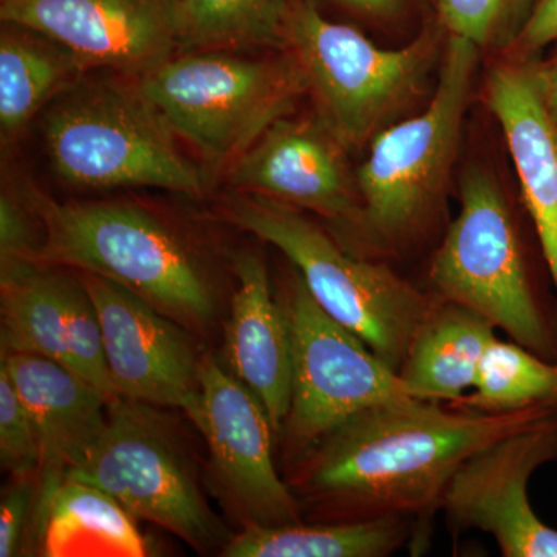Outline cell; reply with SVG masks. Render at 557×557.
<instances>
[{
    "instance_id": "cell-1",
    "label": "cell",
    "mask_w": 557,
    "mask_h": 557,
    "mask_svg": "<svg viewBox=\"0 0 557 557\" xmlns=\"http://www.w3.org/2000/svg\"><path fill=\"white\" fill-rule=\"evenodd\" d=\"M410 398L359 413L309 450L302 485L346 522L429 518L458 469L498 440L555 416V406L507 412L443 408Z\"/></svg>"
},
{
    "instance_id": "cell-2",
    "label": "cell",
    "mask_w": 557,
    "mask_h": 557,
    "mask_svg": "<svg viewBox=\"0 0 557 557\" xmlns=\"http://www.w3.org/2000/svg\"><path fill=\"white\" fill-rule=\"evenodd\" d=\"M480 50L449 36L426 109L395 121L369 143L358 168L361 218L357 233L384 251L416 245L445 208Z\"/></svg>"
},
{
    "instance_id": "cell-3",
    "label": "cell",
    "mask_w": 557,
    "mask_h": 557,
    "mask_svg": "<svg viewBox=\"0 0 557 557\" xmlns=\"http://www.w3.org/2000/svg\"><path fill=\"white\" fill-rule=\"evenodd\" d=\"M429 281L435 298L475 311L515 343L557 361V302L490 168L474 163L461 175L460 212L432 258Z\"/></svg>"
},
{
    "instance_id": "cell-4",
    "label": "cell",
    "mask_w": 557,
    "mask_h": 557,
    "mask_svg": "<svg viewBox=\"0 0 557 557\" xmlns=\"http://www.w3.org/2000/svg\"><path fill=\"white\" fill-rule=\"evenodd\" d=\"M51 170L83 189L159 188L199 197L209 180L137 79L81 81L42 120Z\"/></svg>"
},
{
    "instance_id": "cell-5",
    "label": "cell",
    "mask_w": 557,
    "mask_h": 557,
    "mask_svg": "<svg viewBox=\"0 0 557 557\" xmlns=\"http://www.w3.org/2000/svg\"><path fill=\"white\" fill-rule=\"evenodd\" d=\"M223 215L276 247L325 313L392 369L401 370L413 339L440 302L435 295L421 292L384 263L350 255L300 209L281 201L234 193Z\"/></svg>"
},
{
    "instance_id": "cell-6",
    "label": "cell",
    "mask_w": 557,
    "mask_h": 557,
    "mask_svg": "<svg viewBox=\"0 0 557 557\" xmlns=\"http://www.w3.org/2000/svg\"><path fill=\"white\" fill-rule=\"evenodd\" d=\"M25 200L44 230L33 262L109 278L185 321L211 317L199 259L152 212L129 203H58L35 189Z\"/></svg>"
},
{
    "instance_id": "cell-7",
    "label": "cell",
    "mask_w": 557,
    "mask_h": 557,
    "mask_svg": "<svg viewBox=\"0 0 557 557\" xmlns=\"http://www.w3.org/2000/svg\"><path fill=\"white\" fill-rule=\"evenodd\" d=\"M237 51L177 53L137 79L177 137L199 152L209 182L255 146L309 94L295 54L244 58Z\"/></svg>"
},
{
    "instance_id": "cell-8",
    "label": "cell",
    "mask_w": 557,
    "mask_h": 557,
    "mask_svg": "<svg viewBox=\"0 0 557 557\" xmlns=\"http://www.w3.org/2000/svg\"><path fill=\"white\" fill-rule=\"evenodd\" d=\"M287 50L304 70L317 115L348 150L364 148L398 121L443 57L437 28L401 49H381L357 28L325 20L310 0H292Z\"/></svg>"
},
{
    "instance_id": "cell-9",
    "label": "cell",
    "mask_w": 557,
    "mask_h": 557,
    "mask_svg": "<svg viewBox=\"0 0 557 557\" xmlns=\"http://www.w3.org/2000/svg\"><path fill=\"white\" fill-rule=\"evenodd\" d=\"M282 306L292 335V403L284 432L293 448L309 453L366 410L420 398L397 370L319 307L295 269Z\"/></svg>"
},
{
    "instance_id": "cell-10",
    "label": "cell",
    "mask_w": 557,
    "mask_h": 557,
    "mask_svg": "<svg viewBox=\"0 0 557 557\" xmlns=\"http://www.w3.org/2000/svg\"><path fill=\"white\" fill-rule=\"evenodd\" d=\"M67 478L101 487L134 518L156 523L201 552L219 537L185 454L146 403L110 401L100 437Z\"/></svg>"
},
{
    "instance_id": "cell-11",
    "label": "cell",
    "mask_w": 557,
    "mask_h": 557,
    "mask_svg": "<svg viewBox=\"0 0 557 557\" xmlns=\"http://www.w3.org/2000/svg\"><path fill=\"white\" fill-rule=\"evenodd\" d=\"M555 460L557 413L479 450L443 497L450 525L491 534L505 557H557V530L528 498L533 472Z\"/></svg>"
},
{
    "instance_id": "cell-12",
    "label": "cell",
    "mask_w": 557,
    "mask_h": 557,
    "mask_svg": "<svg viewBox=\"0 0 557 557\" xmlns=\"http://www.w3.org/2000/svg\"><path fill=\"white\" fill-rule=\"evenodd\" d=\"M0 20L49 36L87 70L139 79L180 47V0H0Z\"/></svg>"
},
{
    "instance_id": "cell-13",
    "label": "cell",
    "mask_w": 557,
    "mask_h": 557,
    "mask_svg": "<svg viewBox=\"0 0 557 557\" xmlns=\"http://www.w3.org/2000/svg\"><path fill=\"white\" fill-rule=\"evenodd\" d=\"M104 335L116 394L150 406L182 409L193 420L201 398V361L188 336L131 289L78 271Z\"/></svg>"
},
{
    "instance_id": "cell-14",
    "label": "cell",
    "mask_w": 557,
    "mask_h": 557,
    "mask_svg": "<svg viewBox=\"0 0 557 557\" xmlns=\"http://www.w3.org/2000/svg\"><path fill=\"white\" fill-rule=\"evenodd\" d=\"M201 398L194 424L207 440L220 485L249 525L299 522L298 505L278 478L273 428L262 403L218 361H201Z\"/></svg>"
},
{
    "instance_id": "cell-15",
    "label": "cell",
    "mask_w": 557,
    "mask_h": 557,
    "mask_svg": "<svg viewBox=\"0 0 557 557\" xmlns=\"http://www.w3.org/2000/svg\"><path fill=\"white\" fill-rule=\"evenodd\" d=\"M348 149L319 116H284L226 172L234 193L317 212L358 230L361 197Z\"/></svg>"
},
{
    "instance_id": "cell-16",
    "label": "cell",
    "mask_w": 557,
    "mask_h": 557,
    "mask_svg": "<svg viewBox=\"0 0 557 557\" xmlns=\"http://www.w3.org/2000/svg\"><path fill=\"white\" fill-rule=\"evenodd\" d=\"M536 57L491 65L483 98L500 124L520 194L557 293V121L545 104Z\"/></svg>"
},
{
    "instance_id": "cell-17",
    "label": "cell",
    "mask_w": 557,
    "mask_h": 557,
    "mask_svg": "<svg viewBox=\"0 0 557 557\" xmlns=\"http://www.w3.org/2000/svg\"><path fill=\"white\" fill-rule=\"evenodd\" d=\"M22 401L38 429L40 463L35 519L49 504L70 469L100 437L109 401L101 392L61 362L38 355H2Z\"/></svg>"
},
{
    "instance_id": "cell-18",
    "label": "cell",
    "mask_w": 557,
    "mask_h": 557,
    "mask_svg": "<svg viewBox=\"0 0 557 557\" xmlns=\"http://www.w3.org/2000/svg\"><path fill=\"white\" fill-rule=\"evenodd\" d=\"M237 289L225 329V357L234 379L262 403L274 435L284 432L292 403V335L284 306L273 298L269 271L258 255L234 263Z\"/></svg>"
},
{
    "instance_id": "cell-19",
    "label": "cell",
    "mask_w": 557,
    "mask_h": 557,
    "mask_svg": "<svg viewBox=\"0 0 557 557\" xmlns=\"http://www.w3.org/2000/svg\"><path fill=\"white\" fill-rule=\"evenodd\" d=\"M134 516L101 487L64 479L36 518L46 557H145L148 541Z\"/></svg>"
},
{
    "instance_id": "cell-20",
    "label": "cell",
    "mask_w": 557,
    "mask_h": 557,
    "mask_svg": "<svg viewBox=\"0 0 557 557\" xmlns=\"http://www.w3.org/2000/svg\"><path fill=\"white\" fill-rule=\"evenodd\" d=\"M494 325L475 311L440 300L409 348L399 375L418 397L460 401L474 387Z\"/></svg>"
},
{
    "instance_id": "cell-21",
    "label": "cell",
    "mask_w": 557,
    "mask_h": 557,
    "mask_svg": "<svg viewBox=\"0 0 557 557\" xmlns=\"http://www.w3.org/2000/svg\"><path fill=\"white\" fill-rule=\"evenodd\" d=\"M0 33V131L16 138L36 115L83 81L87 69L57 40L2 22Z\"/></svg>"
},
{
    "instance_id": "cell-22",
    "label": "cell",
    "mask_w": 557,
    "mask_h": 557,
    "mask_svg": "<svg viewBox=\"0 0 557 557\" xmlns=\"http://www.w3.org/2000/svg\"><path fill=\"white\" fill-rule=\"evenodd\" d=\"M413 519L380 518L324 525H248L225 557H384L412 536Z\"/></svg>"
},
{
    "instance_id": "cell-23",
    "label": "cell",
    "mask_w": 557,
    "mask_h": 557,
    "mask_svg": "<svg viewBox=\"0 0 557 557\" xmlns=\"http://www.w3.org/2000/svg\"><path fill=\"white\" fill-rule=\"evenodd\" d=\"M64 281L65 274L36 262L2 267L0 341L3 355H38L69 368Z\"/></svg>"
},
{
    "instance_id": "cell-24",
    "label": "cell",
    "mask_w": 557,
    "mask_h": 557,
    "mask_svg": "<svg viewBox=\"0 0 557 557\" xmlns=\"http://www.w3.org/2000/svg\"><path fill=\"white\" fill-rule=\"evenodd\" d=\"M292 0H180L178 53L287 50Z\"/></svg>"
},
{
    "instance_id": "cell-25",
    "label": "cell",
    "mask_w": 557,
    "mask_h": 557,
    "mask_svg": "<svg viewBox=\"0 0 557 557\" xmlns=\"http://www.w3.org/2000/svg\"><path fill=\"white\" fill-rule=\"evenodd\" d=\"M453 405L485 412L539 405L557 408V361H548L518 343H505L496 336L480 362L472 394Z\"/></svg>"
},
{
    "instance_id": "cell-26",
    "label": "cell",
    "mask_w": 557,
    "mask_h": 557,
    "mask_svg": "<svg viewBox=\"0 0 557 557\" xmlns=\"http://www.w3.org/2000/svg\"><path fill=\"white\" fill-rule=\"evenodd\" d=\"M438 21L449 36L480 50L511 51L533 11L534 0H435Z\"/></svg>"
},
{
    "instance_id": "cell-27",
    "label": "cell",
    "mask_w": 557,
    "mask_h": 557,
    "mask_svg": "<svg viewBox=\"0 0 557 557\" xmlns=\"http://www.w3.org/2000/svg\"><path fill=\"white\" fill-rule=\"evenodd\" d=\"M64 322L70 370L101 392L109 403L120 398L110 379L100 317L78 273L65 274Z\"/></svg>"
},
{
    "instance_id": "cell-28",
    "label": "cell",
    "mask_w": 557,
    "mask_h": 557,
    "mask_svg": "<svg viewBox=\"0 0 557 557\" xmlns=\"http://www.w3.org/2000/svg\"><path fill=\"white\" fill-rule=\"evenodd\" d=\"M0 460L17 479L38 478V429L3 368H0Z\"/></svg>"
},
{
    "instance_id": "cell-29",
    "label": "cell",
    "mask_w": 557,
    "mask_h": 557,
    "mask_svg": "<svg viewBox=\"0 0 557 557\" xmlns=\"http://www.w3.org/2000/svg\"><path fill=\"white\" fill-rule=\"evenodd\" d=\"M32 208L7 190L0 197V265L33 262L39 249L30 222Z\"/></svg>"
},
{
    "instance_id": "cell-30",
    "label": "cell",
    "mask_w": 557,
    "mask_h": 557,
    "mask_svg": "<svg viewBox=\"0 0 557 557\" xmlns=\"http://www.w3.org/2000/svg\"><path fill=\"white\" fill-rule=\"evenodd\" d=\"M33 478L17 479L9 487L0 505V557L20 555L25 525L30 516L33 504L36 502V491Z\"/></svg>"
},
{
    "instance_id": "cell-31",
    "label": "cell",
    "mask_w": 557,
    "mask_h": 557,
    "mask_svg": "<svg viewBox=\"0 0 557 557\" xmlns=\"http://www.w3.org/2000/svg\"><path fill=\"white\" fill-rule=\"evenodd\" d=\"M557 40V0H534L533 11L515 49L519 57H536Z\"/></svg>"
},
{
    "instance_id": "cell-32",
    "label": "cell",
    "mask_w": 557,
    "mask_h": 557,
    "mask_svg": "<svg viewBox=\"0 0 557 557\" xmlns=\"http://www.w3.org/2000/svg\"><path fill=\"white\" fill-rule=\"evenodd\" d=\"M336 2L370 20L388 21L408 9L410 0H336Z\"/></svg>"
},
{
    "instance_id": "cell-33",
    "label": "cell",
    "mask_w": 557,
    "mask_h": 557,
    "mask_svg": "<svg viewBox=\"0 0 557 557\" xmlns=\"http://www.w3.org/2000/svg\"><path fill=\"white\" fill-rule=\"evenodd\" d=\"M553 46L555 49L552 54L547 60H539L537 67L545 104H547L553 119L557 121V40Z\"/></svg>"
}]
</instances>
